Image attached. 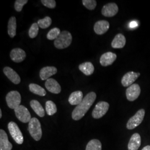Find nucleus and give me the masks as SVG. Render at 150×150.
<instances>
[{"instance_id": "obj_1", "label": "nucleus", "mask_w": 150, "mask_h": 150, "mask_svg": "<svg viewBox=\"0 0 150 150\" xmlns=\"http://www.w3.org/2000/svg\"><path fill=\"white\" fill-rule=\"evenodd\" d=\"M96 98V94L91 92L86 95L79 105H78L72 113V118L78 121L82 118L86 114Z\"/></svg>"}, {"instance_id": "obj_2", "label": "nucleus", "mask_w": 150, "mask_h": 150, "mask_svg": "<svg viewBox=\"0 0 150 150\" xmlns=\"http://www.w3.org/2000/svg\"><path fill=\"white\" fill-rule=\"evenodd\" d=\"M72 37L71 33L67 31H63L61 32L59 36L54 42V45L58 49H64L68 47L72 42Z\"/></svg>"}, {"instance_id": "obj_3", "label": "nucleus", "mask_w": 150, "mask_h": 150, "mask_svg": "<svg viewBox=\"0 0 150 150\" xmlns=\"http://www.w3.org/2000/svg\"><path fill=\"white\" fill-rule=\"evenodd\" d=\"M28 130L35 141H39L42 137V129L40 121L38 118L33 117L31 118L28 123Z\"/></svg>"}, {"instance_id": "obj_4", "label": "nucleus", "mask_w": 150, "mask_h": 150, "mask_svg": "<svg viewBox=\"0 0 150 150\" xmlns=\"http://www.w3.org/2000/svg\"><path fill=\"white\" fill-rule=\"evenodd\" d=\"M6 100L8 106L11 109L15 110L17 107L20 106L21 96L18 91H10L7 94Z\"/></svg>"}, {"instance_id": "obj_5", "label": "nucleus", "mask_w": 150, "mask_h": 150, "mask_svg": "<svg viewBox=\"0 0 150 150\" xmlns=\"http://www.w3.org/2000/svg\"><path fill=\"white\" fill-rule=\"evenodd\" d=\"M145 111L144 109H140L134 116L129 119L126 127L129 129H133L139 126L142 123L145 117Z\"/></svg>"}, {"instance_id": "obj_6", "label": "nucleus", "mask_w": 150, "mask_h": 150, "mask_svg": "<svg viewBox=\"0 0 150 150\" xmlns=\"http://www.w3.org/2000/svg\"><path fill=\"white\" fill-rule=\"evenodd\" d=\"M8 129L11 136L16 143L19 145L22 144L23 142V136L17 125L11 121L8 124Z\"/></svg>"}, {"instance_id": "obj_7", "label": "nucleus", "mask_w": 150, "mask_h": 150, "mask_svg": "<svg viewBox=\"0 0 150 150\" xmlns=\"http://www.w3.org/2000/svg\"><path fill=\"white\" fill-rule=\"evenodd\" d=\"M109 103L105 101L98 102L93 109L92 115L95 119L101 118L106 113L109 109Z\"/></svg>"}, {"instance_id": "obj_8", "label": "nucleus", "mask_w": 150, "mask_h": 150, "mask_svg": "<svg viewBox=\"0 0 150 150\" xmlns=\"http://www.w3.org/2000/svg\"><path fill=\"white\" fill-rule=\"evenodd\" d=\"M17 118L23 123L29 122L31 120V114L27 108L20 105L14 110Z\"/></svg>"}, {"instance_id": "obj_9", "label": "nucleus", "mask_w": 150, "mask_h": 150, "mask_svg": "<svg viewBox=\"0 0 150 150\" xmlns=\"http://www.w3.org/2000/svg\"><path fill=\"white\" fill-rule=\"evenodd\" d=\"M141 93V88L137 83H134L127 87L126 91V95L127 99L129 101H134Z\"/></svg>"}, {"instance_id": "obj_10", "label": "nucleus", "mask_w": 150, "mask_h": 150, "mask_svg": "<svg viewBox=\"0 0 150 150\" xmlns=\"http://www.w3.org/2000/svg\"><path fill=\"white\" fill-rule=\"evenodd\" d=\"M118 11V6L115 3H108L102 7V13L103 16L107 17H111L115 16Z\"/></svg>"}, {"instance_id": "obj_11", "label": "nucleus", "mask_w": 150, "mask_h": 150, "mask_svg": "<svg viewBox=\"0 0 150 150\" xmlns=\"http://www.w3.org/2000/svg\"><path fill=\"white\" fill-rule=\"evenodd\" d=\"M140 76L139 72H129L123 76L121 80V83L123 87H128L134 84L133 83Z\"/></svg>"}, {"instance_id": "obj_12", "label": "nucleus", "mask_w": 150, "mask_h": 150, "mask_svg": "<svg viewBox=\"0 0 150 150\" xmlns=\"http://www.w3.org/2000/svg\"><path fill=\"white\" fill-rule=\"evenodd\" d=\"M26 54L21 48H16L13 49L10 52L11 60L16 63H20L25 59Z\"/></svg>"}, {"instance_id": "obj_13", "label": "nucleus", "mask_w": 150, "mask_h": 150, "mask_svg": "<svg viewBox=\"0 0 150 150\" xmlns=\"http://www.w3.org/2000/svg\"><path fill=\"white\" fill-rule=\"evenodd\" d=\"M117 55L111 52H107L103 54L100 57V62L102 66L106 67L111 65L115 61Z\"/></svg>"}, {"instance_id": "obj_14", "label": "nucleus", "mask_w": 150, "mask_h": 150, "mask_svg": "<svg viewBox=\"0 0 150 150\" xmlns=\"http://www.w3.org/2000/svg\"><path fill=\"white\" fill-rule=\"evenodd\" d=\"M4 72L6 76L14 84L18 85L21 82V78L15 71L10 67H5L4 69Z\"/></svg>"}, {"instance_id": "obj_15", "label": "nucleus", "mask_w": 150, "mask_h": 150, "mask_svg": "<svg viewBox=\"0 0 150 150\" xmlns=\"http://www.w3.org/2000/svg\"><path fill=\"white\" fill-rule=\"evenodd\" d=\"M45 87L49 92L54 94L61 92V87L57 81L54 79H49L45 82Z\"/></svg>"}, {"instance_id": "obj_16", "label": "nucleus", "mask_w": 150, "mask_h": 150, "mask_svg": "<svg viewBox=\"0 0 150 150\" xmlns=\"http://www.w3.org/2000/svg\"><path fill=\"white\" fill-rule=\"evenodd\" d=\"M12 145L8 141L7 134L4 129H0V150H11Z\"/></svg>"}, {"instance_id": "obj_17", "label": "nucleus", "mask_w": 150, "mask_h": 150, "mask_svg": "<svg viewBox=\"0 0 150 150\" xmlns=\"http://www.w3.org/2000/svg\"><path fill=\"white\" fill-rule=\"evenodd\" d=\"M110 28V23L106 20H100L96 22L94 25V31L95 33L101 35L105 33Z\"/></svg>"}, {"instance_id": "obj_18", "label": "nucleus", "mask_w": 150, "mask_h": 150, "mask_svg": "<svg viewBox=\"0 0 150 150\" xmlns=\"http://www.w3.org/2000/svg\"><path fill=\"white\" fill-rule=\"evenodd\" d=\"M57 72V69L54 66H46L43 67L40 72V77L42 80H47L50 77Z\"/></svg>"}, {"instance_id": "obj_19", "label": "nucleus", "mask_w": 150, "mask_h": 150, "mask_svg": "<svg viewBox=\"0 0 150 150\" xmlns=\"http://www.w3.org/2000/svg\"><path fill=\"white\" fill-rule=\"evenodd\" d=\"M141 144V136L139 134H132L128 144V150H137Z\"/></svg>"}, {"instance_id": "obj_20", "label": "nucleus", "mask_w": 150, "mask_h": 150, "mask_svg": "<svg viewBox=\"0 0 150 150\" xmlns=\"http://www.w3.org/2000/svg\"><path fill=\"white\" fill-rule=\"evenodd\" d=\"M126 38L122 33H118L113 38L111 46L113 48H122L126 45Z\"/></svg>"}, {"instance_id": "obj_21", "label": "nucleus", "mask_w": 150, "mask_h": 150, "mask_svg": "<svg viewBox=\"0 0 150 150\" xmlns=\"http://www.w3.org/2000/svg\"><path fill=\"white\" fill-rule=\"evenodd\" d=\"M83 93L81 91L72 92L69 98V102L71 105H78L83 100Z\"/></svg>"}, {"instance_id": "obj_22", "label": "nucleus", "mask_w": 150, "mask_h": 150, "mask_svg": "<svg viewBox=\"0 0 150 150\" xmlns=\"http://www.w3.org/2000/svg\"><path fill=\"white\" fill-rule=\"evenodd\" d=\"M79 70L86 76L92 75L95 70V67L90 62H86L79 65Z\"/></svg>"}, {"instance_id": "obj_23", "label": "nucleus", "mask_w": 150, "mask_h": 150, "mask_svg": "<svg viewBox=\"0 0 150 150\" xmlns=\"http://www.w3.org/2000/svg\"><path fill=\"white\" fill-rule=\"evenodd\" d=\"M30 106L38 116L43 117L45 115V110L41 103L37 100H33L30 102Z\"/></svg>"}, {"instance_id": "obj_24", "label": "nucleus", "mask_w": 150, "mask_h": 150, "mask_svg": "<svg viewBox=\"0 0 150 150\" xmlns=\"http://www.w3.org/2000/svg\"><path fill=\"white\" fill-rule=\"evenodd\" d=\"M16 17L12 16L10 17L8 22V33L10 38H13L16 36Z\"/></svg>"}, {"instance_id": "obj_25", "label": "nucleus", "mask_w": 150, "mask_h": 150, "mask_svg": "<svg viewBox=\"0 0 150 150\" xmlns=\"http://www.w3.org/2000/svg\"><path fill=\"white\" fill-rule=\"evenodd\" d=\"M30 91L35 95H38L41 96H45L46 95V90L39 85L35 83H30L29 85Z\"/></svg>"}, {"instance_id": "obj_26", "label": "nucleus", "mask_w": 150, "mask_h": 150, "mask_svg": "<svg viewBox=\"0 0 150 150\" xmlns=\"http://www.w3.org/2000/svg\"><path fill=\"white\" fill-rule=\"evenodd\" d=\"M86 150H102V144L98 139H92L86 146Z\"/></svg>"}, {"instance_id": "obj_27", "label": "nucleus", "mask_w": 150, "mask_h": 150, "mask_svg": "<svg viewBox=\"0 0 150 150\" xmlns=\"http://www.w3.org/2000/svg\"><path fill=\"white\" fill-rule=\"evenodd\" d=\"M46 111L49 116H52L57 112L56 105L52 101L46 102Z\"/></svg>"}, {"instance_id": "obj_28", "label": "nucleus", "mask_w": 150, "mask_h": 150, "mask_svg": "<svg viewBox=\"0 0 150 150\" xmlns=\"http://www.w3.org/2000/svg\"><path fill=\"white\" fill-rule=\"evenodd\" d=\"M51 23H52V20L48 16L45 17L43 19L39 20L38 22V24L39 27L42 29H45L50 27Z\"/></svg>"}, {"instance_id": "obj_29", "label": "nucleus", "mask_w": 150, "mask_h": 150, "mask_svg": "<svg viewBox=\"0 0 150 150\" xmlns=\"http://www.w3.org/2000/svg\"><path fill=\"white\" fill-rule=\"evenodd\" d=\"M39 31V26L38 23H33L30 28L28 31V35L31 38H34L38 36Z\"/></svg>"}, {"instance_id": "obj_30", "label": "nucleus", "mask_w": 150, "mask_h": 150, "mask_svg": "<svg viewBox=\"0 0 150 150\" xmlns=\"http://www.w3.org/2000/svg\"><path fill=\"white\" fill-rule=\"evenodd\" d=\"M61 33L60 30L59 28H54L51 29L47 35V38L49 40H56L59 36V34Z\"/></svg>"}, {"instance_id": "obj_31", "label": "nucleus", "mask_w": 150, "mask_h": 150, "mask_svg": "<svg viewBox=\"0 0 150 150\" xmlns=\"http://www.w3.org/2000/svg\"><path fill=\"white\" fill-rule=\"evenodd\" d=\"M82 4L86 8L90 10H94L97 6L96 1L95 0H83Z\"/></svg>"}, {"instance_id": "obj_32", "label": "nucleus", "mask_w": 150, "mask_h": 150, "mask_svg": "<svg viewBox=\"0 0 150 150\" xmlns=\"http://www.w3.org/2000/svg\"><path fill=\"white\" fill-rule=\"evenodd\" d=\"M28 2L27 0H16L15 2V9L17 12L22 11L23 7Z\"/></svg>"}, {"instance_id": "obj_33", "label": "nucleus", "mask_w": 150, "mask_h": 150, "mask_svg": "<svg viewBox=\"0 0 150 150\" xmlns=\"http://www.w3.org/2000/svg\"><path fill=\"white\" fill-rule=\"evenodd\" d=\"M41 2L43 5L49 8H54L56 5V1L54 0H42Z\"/></svg>"}, {"instance_id": "obj_34", "label": "nucleus", "mask_w": 150, "mask_h": 150, "mask_svg": "<svg viewBox=\"0 0 150 150\" xmlns=\"http://www.w3.org/2000/svg\"><path fill=\"white\" fill-rule=\"evenodd\" d=\"M142 150H150V145H148V146H146L144 147Z\"/></svg>"}, {"instance_id": "obj_35", "label": "nucleus", "mask_w": 150, "mask_h": 150, "mask_svg": "<svg viewBox=\"0 0 150 150\" xmlns=\"http://www.w3.org/2000/svg\"><path fill=\"white\" fill-rule=\"evenodd\" d=\"M2 111H1V110H0V118H2Z\"/></svg>"}]
</instances>
